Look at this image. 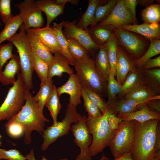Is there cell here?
<instances>
[{"label": "cell", "mask_w": 160, "mask_h": 160, "mask_svg": "<svg viewBox=\"0 0 160 160\" xmlns=\"http://www.w3.org/2000/svg\"><path fill=\"white\" fill-rule=\"evenodd\" d=\"M25 103L21 110L5 124L13 123L20 124L24 131V142L28 145L31 141V132L36 130L42 135L46 122L50 121L40 111L30 90L25 88Z\"/></svg>", "instance_id": "cell-1"}, {"label": "cell", "mask_w": 160, "mask_h": 160, "mask_svg": "<svg viewBox=\"0 0 160 160\" xmlns=\"http://www.w3.org/2000/svg\"><path fill=\"white\" fill-rule=\"evenodd\" d=\"M159 121V119L143 123L135 121L134 145L131 153L134 160H151L153 157Z\"/></svg>", "instance_id": "cell-2"}, {"label": "cell", "mask_w": 160, "mask_h": 160, "mask_svg": "<svg viewBox=\"0 0 160 160\" xmlns=\"http://www.w3.org/2000/svg\"><path fill=\"white\" fill-rule=\"evenodd\" d=\"M115 111L112 106L109 105L100 117L97 118L87 117V123L92 137L89 147V153L92 157L102 152L108 146L114 135L116 130H113L110 128L108 119L110 115Z\"/></svg>", "instance_id": "cell-3"}, {"label": "cell", "mask_w": 160, "mask_h": 160, "mask_svg": "<svg viewBox=\"0 0 160 160\" xmlns=\"http://www.w3.org/2000/svg\"><path fill=\"white\" fill-rule=\"evenodd\" d=\"M82 84L94 90L103 97L107 96V82L105 79L89 56L75 60L73 65Z\"/></svg>", "instance_id": "cell-4"}, {"label": "cell", "mask_w": 160, "mask_h": 160, "mask_svg": "<svg viewBox=\"0 0 160 160\" xmlns=\"http://www.w3.org/2000/svg\"><path fill=\"white\" fill-rule=\"evenodd\" d=\"M19 29V32L16 33L7 41L17 49L20 61V73L25 88L30 90L33 87L32 78L34 70L32 61V51L23 24Z\"/></svg>", "instance_id": "cell-5"}, {"label": "cell", "mask_w": 160, "mask_h": 160, "mask_svg": "<svg viewBox=\"0 0 160 160\" xmlns=\"http://www.w3.org/2000/svg\"><path fill=\"white\" fill-rule=\"evenodd\" d=\"M135 121H122L108 146L115 159L132 151L135 132Z\"/></svg>", "instance_id": "cell-6"}, {"label": "cell", "mask_w": 160, "mask_h": 160, "mask_svg": "<svg viewBox=\"0 0 160 160\" xmlns=\"http://www.w3.org/2000/svg\"><path fill=\"white\" fill-rule=\"evenodd\" d=\"M76 107L69 102L64 119L44 130L42 135L43 142L41 146L42 151L47 149L58 138L68 134L71 124L76 122L80 119L81 116L77 112Z\"/></svg>", "instance_id": "cell-7"}, {"label": "cell", "mask_w": 160, "mask_h": 160, "mask_svg": "<svg viewBox=\"0 0 160 160\" xmlns=\"http://www.w3.org/2000/svg\"><path fill=\"white\" fill-rule=\"evenodd\" d=\"M17 75L16 81L9 89L0 106V121H8L18 113L24 104L25 87L20 73Z\"/></svg>", "instance_id": "cell-8"}, {"label": "cell", "mask_w": 160, "mask_h": 160, "mask_svg": "<svg viewBox=\"0 0 160 160\" xmlns=\"http://www.w3.org/2000/svg\"><path fill=\"white\" fill-rule=\"evenodd\" d=\"M118 44L136 59L141 57L148 48L150 41L142 36L121 27L114 28Z\"/></svg>", "instance_id": "cell-9"}, {"label": "cell", "mask_w": 160, "mask_h": 160, "mask_svg": "<svg viewBox=\"0 0 160 160\" xmlns=\"http://www.w3.org/2000/svg\"><path fill=\"white\" fill-rule=\"evenodd\" d=\"M87 117L81 116L80 119L71 127V130L74 137V142L80 148V153L75 160H92L89 147L92 140L87 122Z\"/></svg>", "instance_id": "cell-10"}, {"label": "cell", "mask_w": 160, "mask_h": 160, "mask_svg": "<svg viewBox=\"0 0 160 160\" xmlns=\"http://www.w3.org/2000/svg\"><path fill=\"white\" fill-rule=\"evenodd\" d=\"M36 1L24 0L15 5L19 10V15L25 30L41 28L43 25L44 22L42 12L37 7Z\"/></svg>", "instance_id": "cell-11"}, {"label": "cell", "mask_w": 160, "mask_h": 160, "mask_svg": "<svg viewBox=\"0 0 160 160\" xmlns=\"http://www.w3.org/2000/svg\"><path fill=\"white\" fill-rule=\"evenodd\" d=\"M77 20L72 22L62 20V23L64 28L63 33L66 38H71L75 39L88 51L92 54L100 46L95 43L86 30H84L76 25Z\"/></svg>", "instance_id": "cell-12"}, {"label": "cell", "mask_w": 160, "mask_h": 160, "mask_svg": "<svg viewBox=\"0 0 160 160\" xmlns=\"http://www.w3.org/2000/svg\"><path fill=\"white\" fill-rule=\"evenodd\" d=\"M117 53L115 76L117 82L122 86L128 73L137 69L135 64L136 59L119 45Z\"/></svg>", "instance_id": "cell-13"}, {"label": "cell", "mask_w": 160, "mask_h": 160, "mask_svg": "<svg viewBox=\"0 0 160 160\" xmlns=\"http://www.w3.org/2000/svg\"><path fill=\"white\" fill-rule=\"evenodd\" d=\"M98 24L119 27L123 25L134 24V23L132 14L124 6V0H118L110 14Z\"/></svg>", "instance_id": "cell-14"}, {"label": "cell", "mask_w": 160, "mask_h": 160, "mask_svg": "<svg viewBox=\"0 0 160 160\" xmlns=\"http://www.w3.org/2000/svg\"><path fill=\"white\" fill-rule=\"evenodd\" d=\"M82 84L76 73L70 76L67 81L63 85L57 88L59 96L65 93L69 95V102L77 106L81 103Z\"/></svg>", "instance_id": "cell-15"}, {"label": "cell", "mask_w": 160, "mask_h": 160, "mask_svg": "<svg viewBox=\"0 0 160 160\" xmlns=\"http://www.w3.org/2000/svg\"><path fill=\"white\" fill-rule=\"evenodd\" d=\"M29 29L53 53L59 52L62 54V49L52 27L46 25L43 28Z\"/></svg>", "instance_id": "cell-16"}, {"label": "cell", "mask_w": 160, "mask_h": 160, "mask_svg": "<svg viewBox=\"0 0 160 160\" xmlns=\"http://www.w3.org/2000/svg\"><path fill=\"white\" fill-rule=\"evenodd\" d=\"M54 54V59L49 65L48 78L52 79L54 76L61 77L63 73H67L70 76L74 71L69 66L70 62L64 55L59 52Z\"/></svg>", "instance_id": "cell-17"}, {"label": "cell", "mask_w": 160, "mask_h": 160, "mask_svg": "<svg viewBox=\"0 0 160 160\" xmlns=\"http://www.w3.org/2000/svg\"><path fill=\"white\" fill-rule=\"evenodd\" d=\"M120 27L124 30L137 33L149 41L153 39H160L159 23H144L140 25H123Z\"/></svg>", "instance_id": "cell-18"}, {"label": "cell", "mask_w": 160, "mask_h": 160, "mask_svg": "<svg viewBox=\"0 0 160 160\" xmlns=\"http://www.w3.org/2000/svg\"><path fill=\"white\" fill-rule=\"evenodd\" d=\"M25 31L31 51L49 65L53 60V53L29 29L26 30Z\"/></svg>", "instance_id": "cell-19"}, {"label": "cell", "mask_w": 160, "mask_h": 160, "mask_svg": "<svg viewBox=\"0 0 160 160\" xmlns=\"http://www.w3.org/2000/svg\"><path fill=\"white\" fill-rule=\"evenodd\" d=\"M38 7L45 13L46 26H49L57 16L63 13L65 5L56 4L55 0H38L36 1Z\"/></svg>", "instance_id": "cell-20"}, {"label": "cell", "mask_w": 160, "mask_h": 160, "mask_svg": "<svg viewBox=\"0 0 160 160\" xmlns=\"http://www.w3.org/2000/svg\"><path fill=\"white\" fill-rule=\"evenodd\" d=\"M151 100L139 101L122 97L117 99L111 105L117 113H127L139 110Z\"/></svg>", "instance_id": "cell-21"}, {"label": "cell", "mask_w": 160, "mask_h": 160, "mask_svg": "<svg viewBox=\"0 0 160 160\" xmlns=\"http://www.w3.org/2000/svg\"><path fill=\"white\" fill-rule=\"evenodd\" d=\"M118 116L122 120H135L143 123L153 119L160 120V114L150 110L145 104L139 110L127 113H119Z\"/></svg>", "instance_id": "cell-22"}, {"label": "cell", "mask_w": 160, "mask_h": 160, "mask_svg": "<svg viewBox=\"0 0 160 160\" xmlns=\"http://www.w3.org/2000/svg\"><path fill=\"white\" fill-rule=\"evenodd\" d=\"M20 71L19 57L13 54L12 57L2 72L0 82L4 86L13 85L16 80L15 76L19 73Z\"/></svg>", "instance_id": "cell-23"}, {"label": "cell", "mask_w": 160, "mask_h": 160, "mask_svg": "<svg viewBox=\"0 0 160 160\" xmlns=\"http://www.w3.org/2000/svg\"><path fill=\"white\" fill-rule=\"evenodd\" d=\"M112 25L96 24L86 30L94 42L99 46L105 44L114 33Z\"/></svg>", "instance_id": "cell-24"}, {"label": "cell", "mask_w": 160, "mask_h": 160, "mask_svg": "<svg viewBox=\"0 0 160 160\" xmlns=\"http://www.w3.org/2000/svg\"><path fill=\"white\" fill-rule=\"evenodd\" d=\"M123 97L142 101L148 100L160 99V95L145 84L135 87L125 94Z\"/></svg>", "instance_id": "cell-25"}, {"label": "cell", "mask_w": 160, "mask_h": 160, "mask_svg": "<svg viewBox=\"0 0 160 160\" xmlns=\"http://www.w3.org/2000/svg\"><path fill=\"white\" fill-rule=\"evenodd\" d=\"M145 84L146 83L141 70L137 69L130 72L122 86V92L117 99L122 98L125 94L137 86Z\"/></svg>", "instance_id": "cell-26"}, {"label": "cell", "mask_w": 160, "mask_h": 160, "mask_svg": "<svg viewBox=\"0 0 160 160\" xmlns=\"http://www.w3.org/2000/svg\"><path fill=\"white\" fill-rule=\"evenodd\" d=\"M105 0H89L88 5L85 12L82 15L80 20L76 24V26L84 30L88 29L91 26L94 20L95 15L98 6L105 1Z\"/></svg>", "instance_id": "cell-27"}, {"label": "cell", "mask_w": 160, "mask_h": 160, "mask_svg": "<svg viewBox=\"0 0 160 160\" xmlns=\"http://www.w3.org/2000/svg\"><path fill=\"white\" fill-rule=\"evenodd\" d=\"M95 62L97 68L107 82L111 68L107 49L105 44L100 46Z\"/></svg>", "instance_id": "cell-28"}, {"label": "cell", "mask_w": 160, "mask_h": 160, "mask_svg": "<svg viewBox=\"0 0 160 160\" xmlns=\"http://www.w3.org/2000/svg\"><path fill=\"white\" fill-rule=\"evenodd\" d=\"M54 85L52 79L48 78L46 80L41 82L39 92L33 97L42 113H43L44 107L52 92Z\"/></svg>", "instance_id": "cell-29"}, {"label": "cell", "mask_w": 160, "mask_h": 160, "mask_svg": "<svg viewBox=\"0 0 160 160\" xmlns=\"http://www.w3.org/2000/svg\"><path fill=\"white\" fill-rule=\"evenodd\" d=\"M63 27L62 22L59 23L54 22L52 27L57 42L62 49V55L68 60L70 65H73L75 60L71 57L68 52V43L66 37L63 33Z\"/></svg>", "instance_id": "cell-30"}, {"label": "cell", "mask_w": 160, "mask_h": 160, "mask_svg": "<svg viewBox=\"0 0 160 160\" xmlns=\"http://www.w3.org/2000/svg\"><path fill=\"white\" fill-rule=\"evenodd\" d=\"M108 105H112L117 99L116 96L119 97L122 91V86L115 79V76L110 70L107 79V86Z\"/></svg>", "instance_id": "cell-31"}, {"label": "cell", "mask_w": 160, "mask_h": 160, "mask_svg": "<svg viewBox=\"0 0 160 160\" xmlns=\"http://www.w3.org/2000/svg\"><path fill=\"white\" fill-rule=\"evenodd\" d=\"M118 0L106 1L99 5L96 10L93 22L91 27L106 18L112 12Z\"/></svg>", "instance_id": "cell-32"}, {"label": "cell", "mask_w": 160, "mask_h": 160, "mask_svg": "<svg viewBox=\"0 0 160 160\" xmlns=\"http://www.w3.org/2000/svg\"><path fill=\"white\" fill-rule=\"evenodd\" d=\"M141 70L146 84L157 94H159L160 89V68Z\"/></svg>", "instance_id": "cell-33"}, {"label": "cell", "mask_w": 160, "mask_h": 160, "mask_svg": "<svg viewBox=\"0 0 160 160\" xmlns=\"http://www.w3.org/2000/svg\"><path fill=\"white\" fill-rule=\"evenodd\" d=\"M45 105L50 112L53 120V124H55L57 121V116L60 111L62 105L60 103L57 88L54 85Z\"/></svg>", "instance_id": "cell-34"}, {"label": "cell", "mask_w": 160, "mask_h": 160, "mask_svg": "<svg viewBox=\"0 0 160 160\" xmlns=\"http://www.w3.org/2000/svg\"><path fill=\"white\" fill-rule=\"evenodd\" d=\"M22 24L23 22L19 14L14 16L8 23L5 25L4 29L0 33V45L15 34Z\"/></svg>", "instance_id": "cell-35"}, {"label": "cell", "mask_w": 160, "mask_h": 160, "mask_svg": "<svg viewBox=\"0 0 160 160\" xmlns=\"http://www.w3.org/2000/svg\"><path fill=\"white\" fill-rule=\"evenodd\" d=\"M150 41V45L146 51L141 57L136 60V65L138 69H140L142 65L147 60L160 53V39H153Z\"/></svg>", "instance_id": "cell-36"}, {"label": "cell", "mask_w": 160, "mask_h": 160, "mask_svg": "<svg viewBox=\"0 0 160 160\" xmlns=\"http://www.w3.org/2000/svg\"><path fill=\"white\" fill-rule=\"evenodd\" d=\"M144 23L148 24L159 23L160 21V5L151 4L143 9L141 14Z\"/></svg>", "instance_id": "cell-37"}, {"label": "cell", "mask_w": 160, "mask_h": 160, "mask_svg": "<svg viewBox=\"0 0 160 160\" xmlns=\"http://www.w3.org/2000/svg\"><path fill=\"white\" fill-rule=\"evenodd\" d=\"M68 43V50L75 60H80L89 55L87 50L75 39L66 38Z\"/></svg>", "instance_id": "cell-38"}, {"label": "cell", "mask_w": 160, "mask_h": 160, "mask_svg": "<svg viewBox=\"0 0 160 160\" xmlns=\"http://www.w3.org/2000/svg\"><path fill=\"white\" fill-rule=\"evenodd\" d=\"M31 58L33 69L41 82L46 80L48 78L49 65L32 51Z\"/></svg>", "instance_id": "cell-39"}, {"label": "cell", "mask_w": 160, "mask_h": 160, "mask_svg": "<svg viewBox=\"0 0 160 160\" xmlns=\"http://www.w3.org/2000/svg\"><path fill=\"white\" fill-rule=\"evenodd\" d=\"M105 45L107 49L111 69L115 76L117 57V49L118 44L114 33Z\"/></svg>", "instance_id": "cell-40"}, {"label": "cell", "mask_w": 160, "mask_h": 160, "mask_svg": "<svg viewBox=\"0 0 160 160\" xmlns=\"http://www.w3.org/2000/svg\"><path fill=\"white\" fill-rule=\"evenodd\" d=\"M82 87L90 100L98 107L102 113H104L108 108V105L103 97L91 89L82 84Z\"/></svg>", "instance_id": "cell-41"}, {"label": "cell", "mask_w": 160, "mask_h": 160, "mask_svg": "<svg viewBox=\"0 0 160 160\" xmlns=\"http://www.w3.org/2000/svg\"><path fill=\"white\" fill-rule=\"evenodd\" d=\"M81 97L83 99L84 108L88 114V116L97 118L102 115L103 113L99 108L89 98L82 87Z\"/></svg>", "instance_id": "cell-42"}, {"label": "cell", "mask_w": 160, "mask_h": 160, "mask_svg": "<svg viewBox=\"0 0 160 160\" xmlns=\"http://www.w3.org/2000/svg\"><path fill=\"white\" fill-rule=\"evenodd\" d=\"M13 45L11 43L0 45V80L3 65L13 57L12 51Z\"/></svg>", "instance_id": "cell-43"}, {"label": "cell", "mask_w": 160, "mask_h": 160, "mask_svg": "<svg viewBox=\"0 0 160 160\" xmlns=\"http://www.w3.org/2000/svg\"><path fill=\"white\" fill-rule=\"evenodd\" d=\"M10 0H0V17L5 25L8 23L14 16L11 9Z\"/></svg>", "instance_id": "cell-44"}, {"label": "cell", "mask_w": 160, "mask_h": 160, "mask_svg": "<svg viewBox=\"0 0 160 160\" xmlns=\"http://www.w3.org/2000/svg\"><path fill=\"white\" fill-rule=\"evenodd\" d=\"M25 160L26 159L20 151L16 149L6 150L0 148V160Z\"/></svg>", "instance_id": "cell-45"}, {"label": "cell", "mask_w": 160, "mask_h": 160, "mask_svg": "<svg viewBox=\"0 0 160 160\" xmlns=\"http://www.w3.org/2000/svg\"><path fill=\"white\" fill-rule=\"evenodd\" d=\"M7 132L10 137L18 138L21 137L24 133L23 127L19 124L13 123L8 124H4Z\"/></svg>", "instance_id": "cell-46"}, {"label": "cell", "mask_w": 160, "mask_h": 160, "mask_svg": "<svg viewBox=\"0 0 160 160\" xmlns=\"http://www.w3.org/2000/svg\"><path fill=\"white\" fill-rule=\"evenodd\" d=\"M137 4V0H124V6L132 14L134 25L137 23L136 12V7Z\"/></svg>", "instance_id": "cell-47"}, {"label": "cell", "mask_w": 160, "mask_h": 160, "mask_svg": "<svg viewBox=\"0 0 160 160\" xmlns=\"http://www.w3.org/2000/svg\"><path fill=\"white\" fill-rule=\"evenodd\" d=\"M116 112L111 113L109 116L108 123L110 128L114 130H116L118 128L122 120L117 115Z\"/></svg>", "instance_id": "cell-48"}, {"label": "cell", "mask_w": 160, "mask_h": 160, "mask_svg": "<svg viewBox=\"0 0 160 160\" xmlns=\"http://www.w3.org/2000/svg\"><path fill=\"white\" fill-rule=\"evenodd\" d=\"M160 67V56L159 55L154 58L148 60L143 64L140 69H148L153 68H159Z\"/></svg>", "instance_id": "cell-49"}, {"label": "cell", "mask_w": 160, "mask_h": 160, "mask_svg": "<svg viewBox=\"0 0 160 160\" xmlns=\"http://www.w3.org/2000/svg\"><path fill=\"white\" fill-rule=\"evenodd\" d=\"M146 105L151 110L160 113V99H153L148 101Z\"/></svg>", "instance_id": "cell-50"}, {"label": "cell", "mask_w": 160, "mask_h": 160, "mask_svg": "<svg viewBox=\"0 0 160 160\" xmlns=\"http://www.w3.org/2000/svg\"><path fill=\"white\" fill-rule=\"evenodd\" d=\"M27 159L28 160H36L35 158L34 154L33 149H32L30 152L26 155L25 156ZM41 160H48L45 157L43 156L42 157ZM59 160H68L67 158H65L62 159H60Z\"/></svg>", "instance_id": "cell-51"}, {"label": "cell", "mask_w": 160, "mask_h": 160, "mask_svg": "<svg viewBox=\"0 0 160 160\" xmlns=\"http://www.w3.org/2000/svg\"><path fill=\"white\" fill-rule=\"evenodd\" d=\"M137 4L146 7L153 4L154 0H137Z\"/></svg>", "instance_id": "cell-52"}, {"label": "cell", "mask_w": 160, "mask_h": 160, "mask_svg": "<svg viewBox=\"0 0 160 160\" xmlns=\"http://www.w3.org/2000/svg\"><path fill=\"white\" fill-rule=\"evenodd\" d=\"M55 2L57 4L65 5L67 2H70L74 5H77L79 3V0H56Z\"/></svg>", "instance_id": "cell-53"}, {"label": "cell", "mask_w": 160, "mask_h": 160, "mask_svg": "<svg viewBox=\"0 0 160 160\" xmlns=\"http://www.w3.org/2000/svg\"><path fill=\"white\" fill-rule=\"evenodd\" d=\"M114 160H134L131 156V153L125 154L119 158L115 159Z\"/></svg>", "instance_id": "cell-54"}, {"label": "cell", "mask_w": 160, "mask_h": 160, "mask_svg": "<svg viewBox=\"0 0 160 160\" xmlns=\"http://www.w3.org/2000/svg\"><path fill=\"white\" fill-rule=\"evenodd\" d=\"M151 160H160V156H154Z\"/></svg>", "instance_id": "cell-55"}, {"label": "cell", "mask_w": 160, "mask_h": 160, "mask_svg": "<svg viewBox=\"0 0 160 160\" xmlns=\"http://www.w3.org/2000/svg\"><path fill=\"white\" fill-rule=\"evenodd\" d=\"M109 159L106 157L103 154L101 158L99 160H108Z\"/></svg>", "instance_id": "cell-56"}, {"label": "cell", "mask_w": 160, "mask_h": 160, "mask_svg": "<svg viewBox=\"0 0 160 160\" xmlns=\"http://www.w3.org/2000/svg\"><path fill=\"white\" fill-rule=\"evenodd\" d=\"M1 137L2 136L0 134V146H1V144H2L0 140L1 138Z\"/></svg>", "instance_id": "cell-57"}, {"label": "cell", "mask_w": 160, "mask_h": 160, "mask_svg": "<svg viewBox=\"0 0 160 160\" xmlns=\"http://www.w3.org/2000/svg\"><path fill=\"white\" fill-rule=\"evenodd\" d=\"M2 25V23H1V22L0 21V26H1Z\"/></svg>", "instance_id": "cell-58"}]
</instances>
